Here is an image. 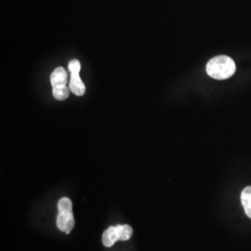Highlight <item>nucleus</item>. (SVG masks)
I'll return each instance as SVG.
<instances>
[{
  "label": "nucleus",
  "instance_id": "1",
  "mask_svg": "<svg viewBox=\"0 0 251 251\" xmlns=\"http://www.w3.org/2000/svg\"><path fill=\"white\" fill-rule=\"evenodd\" d=\"M206 74L217 80H225L231 77L236 71V65L233 59L226 55L212 58L206 64Z\"/></svg>",
  "mask_w": 251,
  "mask_h": 251
},
{
  "label": "nucleus",
  "instance_id": "6",
  "mask_svg": "<svg viewBox=\"0 0 251 251\" xmlns=\"http://www.w3.org/2000/svg\"><path fill=\"white\" fill-rule=\"evenodd\" d=\"M241 203L246 214L251 219V186H248L243 190L241 193Z\"/></svg>",
  "mask_w": 251,
  "mask_h": 251
},
{
  "label": "nucleus",
  "instance_id": "5",
  "mask_svg": "<svg viewBox=\"0 0 251 251\" xmlns=\"http://www.w3.org/2000/svg\"><path fill=\"white\" fill-rule=\"evenodd\" d=\"M118 239L117 228L116 227H110L107 229L102 235V243L105 247H112Z\"/></svg>",
  "mask_w": 251,
  "mask_h": 251
},
{
  "label": "nucleus",
  "instance_id": "7",
  "mask_svg": "<svg viewBox=\"0 0 251 251\" xmlns=\"http://www.w3.org/2000/svg\"><path fill=\"white\" fill-rule=\"evenodd\" d=\"M116 228H117V235L119 240L126 241L131 237L132 228L129 225H117Z\"/></svg>",
  "mask_w": 251,
  "mask_h": 251
},
{
  "label": "nucleus",
  "instance_id": "8",
  "mask_svg": "<svg viewBox=\"0 0 251 251\" xmlns=\"http://www.w3.org/2000/svg\"><path fill=\"white\" fill-rule=\"evenodd\" d=\"M58 208L61 213L72 212V202L69 198H63L58 203Z\"/></svg>",
  "mask_w": 251,
  "mask_h": 251
},
{
  "label": "nucleus",
  "instance_id": "2",
  "mask_svg": "<svg viewBox=\"0 0 251 251\" xmlns=\"http://www.w3.org/2000/svg\"><path fill=\"white\" fill-rule=\"evenodd\" d=\"M50 82L52 85V93L56 100H63L69 96L70 88L66 86L67 73L63 67H58L50 75Z\"/></svg>",
  "mask_w": 251,
  "mask_h": 251
},
{
  "label": "nucleus",
  "instance_id": "4",
  "mask_svg": "<svg viewBox=\"0 0 251 251\" xmlns=\"http://www.w3.org/2000/svg\"><path fill=\"white\" fill-rule=\"evenodd\" d=\"M57 226L64 233H69L75 226V219L72 212L61 213L57 217Z\"/></svg>",
  "mask_w": 251,
  "mask_h": 251
},
{
  "label": "nucleus",
  "instance_id": "3",
  "mask_svg": "<svg viewBox=\"0 0 251 251\" xmlns=\"http://www.w3.org/2000/svg\"><path fill=\"white\" fill-rule=\"evenodd\" d=\"M69 71L71 73L70 87H69L70 90L76 96H83L86 91V87L79 76L80 63L77 60L71 61L69 63Z\"/></svg>",
  "mask_w": 251,
  "mask_h": 251
}]
</instances>
